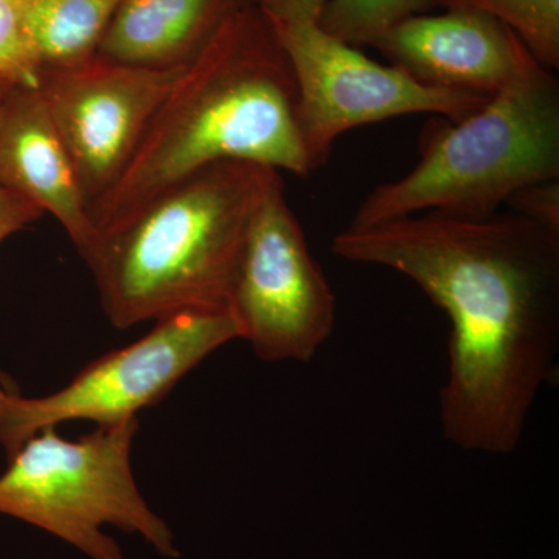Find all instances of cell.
<instances>
[{
	"label": "cell",
	"instance_id": "6da1fadb",
	"mask_svg": "<svg viewBox=\"0 0 559 559\" xmlns=\"http://www.w3.org/2000/svg\"><path fill=\"white\" fill-rule=\"evenodd\" d=\"M331 248L412 280L450 318L444 439L476 454L516 451L558 371V231L518 213L423 212L348 226Z\"/></svg>",
	"mask_w": 559,
	"mask_h": 559
},
{
	"label": "cell",
	"instance_id": "7a4b0ae2",
	"mask_svg": "<svg viewBox=\"0 0 559 559\" xmlns=\"http://www.w3.org/2000/svg\"><path fill=\"white\" fill-rule=\"evenodd\" d=\"M240 160L311 175L297 84L272 22L253 0L231 11L151 119L127 170L91 205L98 231L194 173Z\"/></svg>",
	"mask_w": 559,
	"mask_h": 559
},
{
	"label": "cell",
	"instance_id": "3957f363",
	"mask_svg": "<svg viewBox=\"0 0 559 559\" xmlns=\"http://www.w3.org/2000/svg\"><path fill=\"white\" fill-rule=\"evenodd\" d=\"M282 175L227 160L194 173L100 231L84 259L117 329L182 311H227L246 234Z\"/></svg>",
	"mask_w": 559,
	"mask_h": 559
},
{
	"label": "cell",
	"instance_id": "277c9868",
	"mask_svg": "<svg viewBox=\"0 0 559 559\" xmlns=\"http://www.w3.org/2000/svg\"><path fill=\"white\" fill-rule=\"evenodd\" d=\"M559 178V83L530 51L476 112L423 134L414 170L382 183L349 226L423 212L489 218L516 191Z\"/></svg>",
	"mask_w": 559,
	"mask_h": 559
},
{
	"label": "cell",
	"instance_id": "5b68a950",
	"mask_svg": "<svg viewBox=\"0 0 559 559\" xmlns=\"http://www.w3.org/2000/svg\"><path fill=\"white\" fill-rule=\"evenodd\" d=\"M139 419L97 428L79 440L44 429L24 441L0 474V514L46 530L91 559H127L103 527L142 536L178 558L167 522L140 495L132 474Z\"/></svg>",
	"mask_w": 559,
	"mask_h": 559
},
{
	"label": "cell",
	"instance_id": "8992f818",
	"mask_svg": "<svg viewBox=\"0 0 559 559\" xmlns=\"http://www.w3.org/2000/svg\"><path fill=\"white\" fill-rule=\"evenodd\" d=\"M154 323L145 336L87 364L50 395L24 399L0 389V444L7 457L39 430L62 423L84 419L106 428L138 418L213 352L238 340L227 311H182Z\"/></svg>",
	"mask_w": 559,
	"mask_h": 559
},
{
	"label": "cell",
	"instance_id": "52a82bcc",
	"mask_svg": "<svg viewBox=\"0 0 559 559\" xmlns=\"http://www.w3.org/2000/svg\"><path fill=\"white\" fill-rule=\"evenodd\" d=\"M227 312L264 362H308L330 340L336 296L312 257L280 175L253 215Z\"/></svg>",
	"mask_w": 559,
	"mask_h": 559
},
{
	"label": "cell",
	"instance_id": "ba28073f",
	"mask_svg": "<svg viewBox=\"0 0 559 559\" xmlns=\"http://www.w3.org/2000/svg\"><path fill=\"white\" fill-rule=\"evenodd\" d=\"M297 84V116L312 170L330 159L345 132L411 114L459 121L491 95L428 86L396 66L370 60L319 27L318 22L275 24Z\"/></svg>",
	"mask_w": 559,
	"mask_h": 559
},
{
	"label": "cell",
	"instance_id": "9c48e42d",
	"mask_svg": "<svg viewBox=\"0 0 559 559\" xmlns=\"http://www.w3.org/2000/svg\"><path fill=\"white\" fill-rule=\"evenodd\" d=\"M186 68H138L94 57L40 72L38 90L90 209L127 170Z\"/></svg>",
	"mask_w": 559,
	"mask_h": 559
},
{
	"label": "cell",
	"instance_id": "30bf717a",
	"mask_svg": "<svg viewBox=\"0 0 559 559\" xmlns=\"http://www.w3.org/2000/svg\"><path fill=\"white\" fill-rule=\"evenodd\" d=\"M371 47L419 83L484 95L496 94L528 51L509 25L471 9L409 17Z\"/></svg>",
	"mask_w": 559,
	"mask_h": 559
},
{
	"label": "cell",
	"instance_id": "8fae6325",
	"mask_svg": "<svg viewBox=\"0 0 559 559\" xmlns=\"http://www.w3.org/2000/svg\"><path fill=\"white\" fill-rule=\"evenodd\" d=\"M0 186L50 213L83 260L100 231L38 86L0 80Z\"/></svg>",
	"mask_w": 559,
	"mask_h": 559
},
{
	"label": "cell",
	"instance_id": "7c38bea8",
	"mask_svg": "<svg viewBox=\"0 0 559 559\" xmlns=\"http://www.w3.org/2000/svg\"><path fill=\"white\" fill-rule=\"evenodd\" d=\"M245 2L250 0H121L95 57L150 69L189 64Z\"/></svg>",
	"mask_w": 559,
	"mask_h": 559
},
{
	"label": "cell",
	"instance_id": "4fadbf2b",
	"mask_svg": "<svg viewBox=\"0 0 559 559\" xmlns=\"http://www.w3.org/2000/svg\"><path fill=\"white\" fill-rule=\"evenodd\" d=\"M121 0H31L33 38L44 69L70 68L97 55Z\"/></svg>",
	"mask_w": 559,
	"mask_h": 559
},
{
	"label": "cell",
	"instance_id": "5bb4252c",
	"mask_svg": "<svg viewBox=\"0 0 559 559\" xmlns=\"http://www.w3.org/2000/svg\"><path fill=\"white\" fill-rule=\"evenodd\" d=\"M436 9H443L441 0H329L318 25L349 46H373L400 22Z\"/></svg>",
	"mask_w": 559,
	"mask_h": 559
},
{
	"label": "cell",
	"instance_id": "9a60e30c",
	"mask_svg": "<svg viewBox=\"0 0 559 559\" xmlns=\"http://www.w3.org/2000/svg\"><path fill=\"white\" fill-rule=\"evenodd\" d=\"M443 9H471L509 25L547 69L559 68V0H441Z\"/></svg>",
	"mask_w": 559,
	"mask_h": 559
},
{
	"label": "cell",
	"instance_id": "2e32d148",
	"mask_svg": "<svg viewBox=\"0 0 559 559\" xmlns=\"http://www.w3.org/2000/svg\"><path fill=\"white\" fill-rule=\"evenodd\" d=\"M40 72L31 0H0V80L38 86Z\"/></svg>",
	"mask_w": 559,
	"mask_h": 559
},
{
	"label": "cell",
	"instance_id": "e0dca14e",
	"mask_svg": "<svg viewBox=\"0 0 559 559\" xmlns=\"http://www.w3.org/2000/svg\"><path fill=\"white\" fill-rule=\"evenodd\" d=\"M507 204L516 209L514 213L535 221L540 226L559 234V182L544 180L524 187L510 198Z\"/></svg>",
	"mask_w": 559,
	"mask_h": 559
},
{
	"label": "cell",
	"instance_id": "ac0fdd59",
	"mask_svg": "<svg viewBox=\"0 0 559 559\" xmlns=\"http://www.w3.org/2000/svg\"><path fill=\"white\" fill-rule=\"evenodd\" d=\"M40 216H44V212L38 205L0 186V242L17 231L27 229ZM0 389L9 393H20L16 382L2 370H0Z\"/></svg>",
	"mask_w": 559,
	"mask_h": 559
},
{
	"label": "cell",
	"instance_id": "d6986e66",
	"mask_svg": "<svg viewBox=\"0 0 559 559\" xmlns=\"http://www.w3.org/2000/svg\"><path fill=\"white\" fill-rule=\"evenodd\" d=\"M261 13L275 24L318 22L329 0H253Z\"/></svg>",
	"mask_w": 559,
	"mask_h": 559
}]
</instances>
